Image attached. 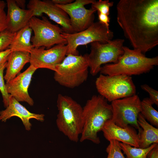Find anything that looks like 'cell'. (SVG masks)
I'll return each instance as SVG.
<instances>
[{
  "label": "cell",
  "mask_w": 158,
  "mask_h": 158,
  "mask_svg": "<svg viewBox=\"0 0 158 158\" xmlns=\"http://www.w3.org/2000/svg\"><path fill=\"white\" fill-rule=\"evenodd\" d=\"M117 21L133 49L145 54L158 44V0H120Z\"/></svg>",
  "instance_id": "cell-1"
},
{
  "label": "cell",
  "mask_w": 158,
  "mask_h": 158,
  "mask_svg": "<svg viewBox=\"0 0 158 158\" xmlns=\"http://www.w3.org/2000/svg\"><path fill=\"white\" fill-rule=\"evenodd\" d=\"M100 95H93L83 107V126L80 140H90L94 143L100 142L98 133L105 123L112 118L111 104Z\"/></svg>",
  "instance_id": "cell-2"
},
{
  "label": "cell",
  "mask_w": 158,
  "mask_h": 158,
  "mask_svg": "<svg viewBox=\"0 0 158 158\" xmlns=\"http://www.w3.org/2000/svg\"><path fill=\"white\" fill-rule=\"evenodd\" d=\"M123 54L115 63L101 67L100 74L112 76L125 75L131 76L150 72L158 65V56L147 57L140 51L123 46Z\"/></svg>",
  "instance_id": "cell-3"
},
{
  "label": "cell",
  "mask_w": 158,
  "mask_h": 158,
  "mask_svg": "<svg viewBox=\"0 0 158 158\" xmlns=\"http://www.w3.org/2000/svg\"><path fill=\"white\" fill-rule=\"evenodd\" d=\"M57 106L58 129L71 141L77 142L83 126V107L71 97L61 94L58 95Z\"/></svg>",
  "instance_id": "cell-4"
},
{
  "label": "cell",
  "mask_w": 158,
  "mask_h": 158,
  "mask_svg": "<svg viewBox=\"0 0 158 158\" xmlns=\"http://www.w3.org/2000/svg\"><path fill=\"white\" fill-rule=\"evenodd\" d=\"M66 56L56 67L54 79L62 86L73 88L86 81L89 65L84 55Z\"/></svg>",
  "instance_id": "cell-5"
},
{
  "label": "cell",
  "mask_w": 158,
  "mask_h": 158,
  "mask_svg": "<svg viewBox=\"0 0 158 158\" xmlns=\"http://www.w3.org/2000/svg\"><path fill=\"white\" fill-rule=\"evenodd\" d=\"M123 39L112 40L107 43L95 42L90 43V52L84 55L88 63L90 72L92 76L96 75L103 64L115 63L123 54Z\"/></svg>",
  "instance_id": "cell-6"
},
{
  "label": "cell",
  "mask_w": 158,
  "mask_h": 158,
  "mask_svg": "<svg viewBox=\"0 0 158 158\" xmlns=\"http://www.w3.org/2000/svg\"><path fill=\"white\" fill-rule=\"evenodd\" d=\"M95 85L99 95L109 102L136 94V87L132 77L125 75L100 74L96 79Z\"/></svg>",
  "instance_id": "cell-7"
},
{
  "label": "cell",
  "mask_w": 158,
  "mask_h": 158,
  "mask_svg": "<svg viewBox=\"0 0 158 158\" xmlns=\"http://www.w3.org/2000/svg\"><path fill=\"white\" fill-rule=\"evenodd\" d=\"M61 35L67 42L66 55H78V46L95 42L107 43L112 40L114 37L113 32L109 28L99 21L94 22L82 31L73 34L62 32Z\"/></svg>",
  "instance_id": "cell-8"
},
{
  "label": "cell",
  "mask_w": 158,
  "mask_h": 158,
  "mask_svg": "<svg viewBox=\"0 0 158 158\" xmlns=\"http://www.w3.org/2000/svg\"><path fill=\"white\" fill-rule=\"evenodd\" d=\"M28 25L34 33L31 40L34 48L44 47L48 49L55 45L67 44V41L61 35L62 28L52 24L46 17L42 16L40 19L34 16Z\"/></svg>",
  "instance_id": "cell-9"
},
{
  "label": "cell",
  "mask_w": 158,
  "mask_h": 158,
  "mask_svg": "<svg viewBox=\"0 0 158 158\" xmlns=\"http://www.w3.org/2000/svg\"><path fill=\"white\" fill-rule=\"evenodd\" d=\"M112 115L111 120L117 126L122 128L129 125L142 130L137 122L141 109V101L136 95L118 99L111 102Z\"/></svg>",
  "instance_id": "cell-10"
},
{
  "label": "cell",
  "mask_w": 158,
  "mask_h": 158,
  "mask_svg": "<svg viewBox=\"0 0 158 158\" xmlns=\"http://www.w3.org/2000/svg\"><path fill=\"white\" fill-rule=\"evenodd\" d=\"M95 1L76 0L66 5H55L70 16L71 25L76 33L85 30L94 23V13L96 11L91 8L87 9L85 6L92 4Z\"/></svg>",
  "instance_id": "cell-11"
},
{
  "label": "cell",
  "mask_w": 158,
  "mask_h": 158,
  "mask_svg": "<svg viewBox=\"0 0 158 158\" xmlns=\"http://www.w3.org/2000/svg\"><path fill=\"white\" fill-rule=\"evenodd\" d=\"M45 47L33 48L30 52V65L37 69H48L55 71L56 67L66 55L67 46L64 44L56 45L45 49Z\"/></svg>",
  "instance_id": "cell-12"
},
{
  "label": "cell",
  "mask_w": 158,
  "mask_h": 158,
  "mask_svg": "<svg viewBox=\"0 0 158 158\" xmlns=\"http://www.w3.org/2000/svg\"><path fill=\"white\" fill-rule=\"evenodd\" d=\"M27 7L33 10L35 16H42L43 13L46 14L50 19L61 26L63 32L69 34L75 33L71 26L68 15L51 0H30Z\"/></svg>",
  "instance_id": "cell-13"
},
{
  "label": "cell",
  "mask_w": 158,
  "mask_h": 158,
  "mask_svg": "<svg viewBox=\"0 0 158 158\" xmlns=\"http://www.w3.org/2000/svg\"><path fill=\"white\" fill-rule=\"evenodd\" d=\"M37 70L32 65H30L23 72L6 83V86L8 93L19 102H25L30 106H33L34 102L28 94V88L32 75Z\"/></svg>",
  "instance_id": "cell-14"
},
{
  "label": "cell",
  "mask_w": 158,
  "mask_h": 158,
  "mask_svg": "<svg viewBox=\"0 0 158 158\" xmlns=\"http://www.w3.org/2000/svg\"><path fill=\"white\" fill-rule=\"evenodd\" d=\"M101 131L104 138L109 141L116 140L132 146L139 147V135L135 129L131 126L122 128L110 120L105 123Z\"/></svg>",
  "instance_id": "cell-15"
},
{
  "label": "cell",
  "mask_w": 158,
  "mask_h": 158,
  "mask_svg": "<svg viewBox=\"0 0 158 158\" xmlns=\"http://www.w3.org/2000/svg\"><path fill=\"white\" fill-rule=\"evenodd\" d=\"M13 116L19 118L21 120L25 129L31 130L32 124L30 119L33 118L43 122L45 116L43 114L32 113L28 110L13 97L10 96L8 106L4 110L0 111V121L5 122Z\"/></svg>",
  "instance_id": "cell-16"
},
{
  "label": "cell",
  "mask_w": 158,
  "mask_h": 158,
  "mask_svg": "<svg viewBox=\"0 0 158 158\" xmlns=\"http://www.w3.org/2000/svg\"><path fill=\"white\" fill-rule=\"evenodd\" d=\"M7 28L6 30L15 33L29 24L31 18L35 16L33 10L20 8L15 0H7Z\"/></svg>",
  "instance_id": "cell-17"
},
{
  "label": "cell",
  "mask_w": 158,
  "mask_h": 158,
  "mask_svg": "<svg viewBox=\"0 0 158 158\" xmlns=\"http://www.w3.org/2000/svg\"><path fill=\"white\" fill-rule=\"evenodd\" d=\"M30 53L26 51H12L7 62L6 73L4 76L6 83L16 77L25 65L30 62Z\"/></svg>",
  "instance_id": "cell-18"
},
{
  "label": "cell",
  "mask_w": 158,
  "mask_h": 158,
  "mask_svg": "<svg viewBox=\"0 0 158 158\" xmlns=\"http://www.w3.org/2000/svg\"><path fill=\"white\" fill-rule=\"evenodd\" d=\"M137 122L142 128L140 135L139 147L145 148L152 144L158 143V129L148 123L140 113L138 116Z\"/></svg>",
  "instance_id": "cell-19"
},
{
  "label": "cell",
  "mask_w": 158,
  "mask_h": 158,
  "mask_svg": "<svg viewBox=\"0 0 158 158\" xmlns=\"http://www.w3.org/2000/svg\"><path fill=\"white\" fill-rule=\"evenodd\" d=\"M32 32V30L28 25L15 33L8 49L12 51L30 53L34 48L31 42Z\"/></svg>",
  "instance_id": "cell-20"
},
{
  "label": "cell",
  "mask_w": 158,
  "mask_h": 158,
  "mask_svg": "<svg viewBox=\"0 0 158 158\" xmlns=\"http://www.w3.org/2000/svg\"><path fill=\"white\" fill-rule=\"evenodd\" d=\"M154 104L149 98H145L141 101L140 113L151 125L158 127V112L152 107Z\"/></svg>",
  "instance_id": "cell-21"
},
{
  "label": "cell",
  "mask_w": 158,
  "mask_h": 158,
  "mask_svg": "<svg viewBox=\"0 0 158 158\" xmlns=\"http://www.w3.org/2000/svg\"><path fill=\"white\" fill-rule=\"evenodd\" d=\"M120 145L123 153L126 156V158H147L149 152L158 143L151 145L149 147L145 148L132 147L124 143L119 142Z\"/></svg>",
  "instance_id": "cell-22"
},
{
  "label": "cell",
  "mask_w": 158,
  "mask_h": 158,
  "mask_svg": "<svg viewBox=\"0 0 158 158\" xmlns=\"http://www.w3.org/2000/svg\"><path fill=\"white\" fill-rule=\"evenodd\" d=\"M109 142L106 149L107 154V158H126L122 152L119 142L114 140Z\"/></svg>",
  "instance_id": "cell-23"
},
{
  "label": "cell",
  "mask_w": 158,
  "mask_h": 158,
  "mask_svg": "<svg viewBox=\"0 0 158 158\" xmlns=\"http://www.w3.org/2000/svg\"><path fill=\"white\" fill-rule=\"evenodd\" d=\"M7 62L0 64V91L1 94L4 105L6 108L8 105L10 95L7 92L4 81V72L6 68Z\"/></svg>",
  "instance_id": "cell-24"
},
{
  "label": "cell",
  "mask_w": 158,
  "mask_h": 158,
  "mask_svg": "<svg viewBox=\"0 0 158 158\" xmlns=\"http://www.w3.org/2000/svg\"><path fill=\"white\" fill-rule=\"evenodd\" d=\"M114 2L108 0H95L91 4V8L97 11V13H101L109 16L110 8L113 6Z\"/></svg>",
  "instance_id": "cell-25"
},
{
  "label": "cell",
  "mask_w": 158,
  "mask_h": 158,
  "mask_svg": "<svg viewBox=\"0 0 158 158\" xmlns=\"http://www.w3.org/2000/svg\"><path fill=\"white\" fill-rule=\"evenodd\" d=\"M15 34L10 32L7 30L0 33V51L8 49Z\"/></svg>",
  "instance_id": "cell-26"
},
{
  "label": "cell",
  "mask_w": 158,
  "mask_h": 158,
  "mask_svg": "<svg viewBox=\"0 0 158 158\" xmlns=\"http://www.w3.org/2000/svg\"><path fill=\"white\" fill-rule=\"evenodd\" d=\"M6 6L5 2L0 0V33L7 28L6 14L4 10Z\"/></svg>",
  "instance_id": "cell-27"
},
{
  "label": "cell",
  "mask_w": 158,
  "mask_h": 158,
  "mask_svg": "<svg viewBox=\"0 0 158 158\" xmlns=\"http://www.w3.org/2000/svg\"><path fill=\"white\" fill-rule=\"evenodd\" d=\"M141 89L149 94V98L153 104L158 105V91L146 84L141 86Z\"/></svg>",
  "instance_id": "cell-28"
},
{
  "label": "cell",
  "mask_w": 158,
  "mask_h": 158,
  "mask_svg": "<svg viewBox=\"0 0 158 158\" xmlns=\"http://www.w3.org/2000/svg\"><path fill=\"white\" fill-rule=\"evenodd\" d=\"M11 52L12 51L9 49L0 51V64L7 61Z\"/></svg>",
  "instance_id": "cell-29"
},
{
  "label": "cell",
  "mask_w": 158,
  "mask_h": 158,
  "mask_svg": "<svg viewBox=\"0 0 158 158\" xmlns=\"http://www.w3.org/2000/svg\"><path fill=\"white\" fill-rule=\"evenodd\" d=\"M99 21L109 28L110 18L109 16L101 13H98Z\"/></svg>",
  "instance_id": "cell-30"
},
{
  "label": "cell",
  "mask_w": 158,
  "mask_h": 158,
  "mask_svg": "<svg viewBox=\"0 0 158 158\" xmlns=\"http://www.w3.org/2000/svg\"><path fill=\"white\" fill-rule=\"evenodd\" d=\"M147 157V158H158V144L149 152Z\"/></svg>",
  "instance_id": "cell-31"
},
{
  "label": "cell",
  "mask_w": 158,
  "mask_h": 158,
  "mask_svg": "<svg viewBox=\"0 0 158 158\" xmlns=\"http://www.w3.org/2000/svg\"><path fill=\"white\" fill-rule=\"evenodd\" d=\"M52 2L55 4L66 5L73 2V0H52Z\"/></svg>",
  "instance_id": "cell-32"
},
{
  "label": "cell",
  "mask_w": 158,
  "mask_h": 158,
  "mask_svg": "<svg viewBox=\"0 0 158 158\" xmlns=\"http://www.w3.org/2000/svg\"><path fill=\"white\" fill-rule=\"evenodd\" d=\"M16 2L17 5L21 8L23 9L25 6V1L24 0H16Z\"/></svg>",
  "instance_id": "cell-33"
},
{
  "label": "cell",
  "mask_w": 158,
  "mask_h": 158,
  "mask_svg": "<svg viewBox=\"0 0 158 158\" xmlns=\"http://www.w3.org/2000/svg\"></svg>",
  "instance_id": "cell-34"
}]
</instances>
